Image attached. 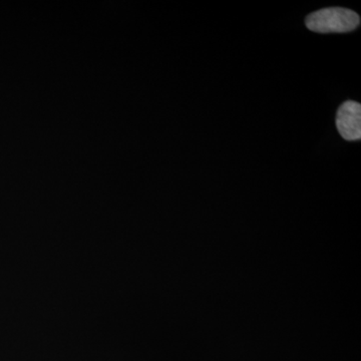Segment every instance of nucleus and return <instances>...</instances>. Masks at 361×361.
<instances>
[{
  "label": "nucleus",
  "mask_w": 361,
  "mask_h": 361,
  "mask_svg": "<svg viewBox=\"0 0 361 361\" xmlns=\"http://www.w3.org/2000/svg\"><path fill=\"white\" fill-rule=\"evenodd\" d=\"M305 23L307 28L314 32H349L360 26V18L350 9L329 7L310 14Z\"/></svg>",
  "instance_id": "obj_1"
},
{
  "label": "nucleus",
  "mask_w": 361,
  "mask_h": 361,
  "mask_svg": "<svg viewBox=\"0 0 361 361\" xmlns=\"http://www.w3.org/2000/svg\"><path fill=\"white\" fill-rule=\"evenodd\" d=\"M336 127L339 134L346 141L361 139V106L355 101H346L341 104L336 115Z\"/></svg>",
  "instance_id": "obj_2"
}]
</instances>
